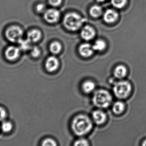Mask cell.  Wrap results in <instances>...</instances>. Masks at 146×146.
Listing matches in <instances>:
<instances>
[{"mask_svg": "<svg viewBox=\"0 0 146 146\" xmlns=\"http://www.w3.org/2000/svg\"><path fill=\"white\" fill-rule=\"evenodd\" d=\"M92 127V121L86 115L76 116L73 119L72 124L73 132L78 136L86 134L91 131Z\"/></svg>", "mask_w": 146, "mask_h": 146, "instance_id": "obj_1", "label": "cell"}, {"mask_svg": "<svg viewBox=\"0 0 146 146\" xmlns=\"http://www.w3.org/2000/svg\"><path fill=\"white\" fill-rule=\"evenodd\" d=\"M85 21V19L76 13H68L64 17L63 24L68 30L76 31L82 26Z\"/></svg>", "mask_w": 146, "mask_h": 146, "instance_id": "obj_2", "label": "cell"}, {"mask_svg": "<svg viewBox=\"0 0 146 146\" xmlns=\"http://www.w3.org/2000/svg\"><path fill=\"white\" fill-rule=\"evenodd\" d=\"M112 101L110 93L104 90H99L94 93L93 97V102L95 106L100 108H107Z\"/></svg>", "mask_w": 146, "mask_h": 146, "instance_id": "obj_3", "label": "cell"}, {"mask_svg": "<svg viewBox=\"0 0 146 146\" xmlns=\"http://www.w3.org/2000/svg\"><path fill=\"white\" fill-rule=\"evenodd\" d=\"M132 91V86L127 81H123L115 84L113 91L115 96L119 99H123L127 97Z\"/></svg>", "mask_w": 146, "mask_h": 146, "instance_id": "obj_4", "label": "cell"}, {"mask_svg": "<svg viewBox=\"0 0 146 146\" xmlns=\"http://www.w3.org/2000/svg\"><path fill=\"white\" fill-rule=\"evenodd\" d=\"M23 30L18 25L10 26L6 29L5 32V37L7 39L12 43H18L22 39Z\"/></svg>", "mask_w": 146, "mask_h": 146, "instance_id": "obj_5", "label": "cell"}, {"mask_svg": "<svg viewBox=\"0 0 146 146\" xmlns=\"http://www.w3.org/2000/svg\"><path fill=\"white\" fill-rule=\"evenodd\" d=\"M21 49L19 47L10 46L5 51L6 59L9 61H15L18 59L20 55Z\"/></svg>", "mask_w": 146, "mask_h": 146, "instance_id": "obj_6", "label": "cell"}, {"mask_svg": "<svg viewBox=\"0 0 146 146\" xmlns=\"http://www.w3.org/2000/svg\"><path fill=\"white\" fill-rule=\"evenodd\" d=\"M60 12L55 9H49L45 11L44 14L45 20L50 23H54L59 20Z\"/></svg>", "mask_w": 146, "mask_h": 146, "instance_id": "obj_7", "label": "cell"}, {"mask_svg": "<svg viewBox=\"0 0 146 146\" xmlns=\"http://www.w3.org/2000/svg\"><path fill=\"white\" fill-rule=\"evenodd\" d=\"M59 62L58 59L54 56H50L47 59L45 63V68L49 72H53L59 67Z\"/></svg>", "mask_w": 146, "mask_h": 146, "instance_id": "obj_8", "label": "cell"}, {"mask_svg": "<svg viewBox=\"0 0 146 146\" xmlns=\"http://www.w3.org/2000/svg\"><path fill=\"white\" fill-rule=\"evenodd\" d=\"M94 51L93 46L88 43L82 44L79 48L80 55L85 57H88L92 56Z\"/></svg>", "mask_w": 146, "mask_h": 146, "instance_id": "obj_9", "label": "cell"}, {"mask_svg": "<svg viewBox=\"0 0 146 146\" xmlns=\"http://www.w3.org/2000/svg\"><path fill=\"white\" fill-rule=\"evenodd\" d=\"M118 17V13L116 11L113 9H109L106 10L104 14V19L106 23H113L117 19Z\"/></svg>", "mask_w": 146, "mask_h": 146, "instance_id": "obj_10", "label": "cell"}, {"mask_svg": "<svg viewBox=\"0 0 146 146\" xmlns=\"http://www.w3.org/2000/svg\"><path fill=\"white\" fill-rule=\"evenodd\" d=\"M94 29L89 26H86L83 27L81 32V36L84 40H91L95 36Z\"/></svg>", "mask_w": 146, "mask_h": 146, "instance_id": "obj_11", "label": "cell"}, {"mask_svg": "<svg viewBox=\"0 0 146 146\" xmlns=\"http://www.w3.org/2000/svg\"><path fill=\"white\" fill-rule=\"evenodd\" d=\"M92 117L94 122L98 125L103 124L106 120L105 113L99 110L94 111L93 112Z\"/></svg>", "mask_w": 146, "mask_h": 146, "instance_id": "obj_12", "label": "cell"}, {"mask_svg": "<svg viewBox=\"0 0 146 146\" xmlns=\"http://www.w3.org/2000/svg\"><path fill=\"white\" fill-rule=\"evenodd\" d=\"M41 33L37 29H33L27 33V39L31 43H36L41 38Z\"/></svg>", "mask_w": 146, "mask_h": 146, "instance_id": "obj_13", "label": "cell"}, {"mask_svg": "<svg viewBox=\"0 0 146 146\" xmlns=\"http://www.w3.org/2000/svg\"><path fill=\"white\" fill-rule=\"evenodd\" d=\"M127 73V68L123 65H120L117 66L114 70V75L117 79H123L126 76Z\"/></svg>", "mask_w": 146, "mask_h": 146, "instance_id": "obj_14", "label": "cell"}, {"mask_svg": "<svg viewBox=\"0 0 146 146\" xmlns=\"http://www.w3.org/2000/svg\"><path fill=\"white\" fill-rule=\"evenodd\" d=\"M95 84L91 81H86L82 85V90L86 93L92 92L95 89Z\"/></svg>", "mask_w": 146, "mask_h": 146, "instance_id": "obj_15", "label": "cell"}, {"mask_svg": "<svg viewBox=\"0 0 146 146\" xmlns=\"http://www.w3.org/2000/svg\"><path fill=\"white\" fill-rule=\"evenodd\" d=\"M125 109V105L122 102L118 101L113 105L112 110L116 115L121 114Z\"/></svg>", "mask_w": 146, "mask_h": 146, "instance_id": "obj_16", "label": "cell"}, {"mask_svg": "<svg viewBox=\"0 0 146 146\" xmlns=\"http://www.w3.org/2000/svg\"><path fill=\"white\" fill-rule=\"evenodd\" d=\"M19 48L21 50L23 51H27L31 49V42L29 40L27 39H21L18 42Z\"/></svg>", "mask_w": 146, "mask_h": 146, "instance_id": "obj_17", "label": "cell"}, {"mask_svg": "<svg viewBox=\"0 0 146 146\" xmlns=\"http://www.w3.org/2000/svg\"><path fill=\"white\" fill-rule=\"evenodd\" d=\"M102 13L101 7L98 5H94L90 9V13L91 16L94 18H98L100 16Z\"/></svg>", "mask_w": 146, "mask_h": 146, "instance_id": "obj_18", "label": "cell"}, {"mask_svg": "<svg viewBox=\"0 0 146 146\" xmlns=\"http://www.w3.org/2000/svg\"><path fill=\"white\" fill-rule=\"evenodd\" d=\"M94 50L100 51L104 50L106 47V43L102 39H98L96 41L93 45Z\"/></svg>", "mask_w": 146, "mask_h": 146, "instance_id": "obj_19", "label": "cell"}, {"mask_svg": "<svg viewBox=\"0 0 146 146\" xmlns=\"http://www.w3.org/2000/svg\"><path fill=\"white\" fill-rule=\"evenodd\" d=\"M62 46L59 42H54L50 45V51L54 54H57L60 52Z\"/></svg>", "mask_w": 146, "mask_h": 146, "instance_id": "obj_20", "label": "cell"}, {"mask_svg": "<svg viewBox=\"0 0 146 146\" xmlns=\"http://www.w3.org/2000/svg\"><path fill=\"white\" fill-rule=\"evenodd\" d=\"M2 130L4 133H7L10 132L13 129V125L10 122L4 121L2 123Z\"/></svg>", "mask_w": 146, "mask_h": 146, "instance_id": "obj_21", "label": "cell"}, {"mask_svg": "<svg viewBox=\"0 0 146 146\" xmlns=\"http://www.w3.org/2000/svg\"><path fill=\"white\" fill-rule=\"evenodd\" d=\"M127 3V0H111V3L117 8L121 9Z\"/></svg>", "mask_w": 146, "mask_h": 146, "instance_id": "obj_22", "label": "cell"}, {"mask_svg": "<svg viewBox=\"0 0 146 146\" xmlns=\"http://www.w3.org/2000/svg\"><path fill=\"white\" fill-rule=\"evenodd\" d=\"M56 142L54 140L50 138L45 139L42 143V145L44 146H56Z\"/></svg>", "mask_w": 146, "mask_h": 146, "instance_id": "obj_23", "label": "cell"}, {"mask_svg": "<svg viewBox=\"0 0 146 146\" xmlns=\"http://www.w3.org/2000/svg\"><path fill=\"white\" fill-rule=\"evenodd\" d=\"M74 145L76 146H87L89 145L88 141L85 139H80L74 142Z\"/></svg>", "mask_w": 146, "mask_h": 146, "instance_id": "obj_24", "label": "cell"}, {"mask_svg": "<svg viewBox=\"0 0 146 146\" xmlns=\"http://www.w3.org/2000/svg\"><path fill=\"white\" fill-rule=\"evenodd\" d=\"M31 49V55L33 57H38L40 55V50L37 46H34L33 48L32 47Z\"/></svg>", "mask_w": 146, "mask_h": 146, "instance_id": "obj_25", "label": "cell"}, {"mask_svg": "<svg viewBox=\"0 0 146 146\" xmlns=\"http://www.w3.org/2000/svg\"><path fill=\"white\" fill-rule=\"evenodd\" d=\"M7 113L6 110L0 106V121H3L7 117Z\"/></svg>", "mask_w": 146, "mask_h": 146, "instance_id": "obj_26", "label": "cell"}, {"mask_svg": "<svg viewBox=\"0 0 146 146\" xmlns=\"http://www.w3.org/2000/svg\"><path fill=\"white\" fill-rule=\"evenodd\" d=\"M45 9V6L44 4L42 3H40L38 4L36 7V10L38 13H43Z\"/></svg>", "mask_w": 146, "mask_h": 146, "instance_id": "obj_27", "label": "cell"}, {"mask_svg": "<svg viewBox=\"0 0 146 146\" xmlns=\"http://www.w3.org/2000/svg\"><path fill=\"white\" fill-rule=\"evenodd\" d=\"M49 2L53 6H58L61 3L62 0H48Z\"/></svg>", "mask_w": 146, "mask_h": 146, "instance_id": "obj_28", "label": "cell"}, {"mask_svg": "<svg viewBox=\"0 0 146 146\" xmlns=\"http://www.w3.org/2000/svg\"><path fill=\"white\" fill-rule=\"evenodd\" d=\"M142 145L143 146H146V140L143 142V144H142Z\"/></svg>", "mask_w": 146, "mask_h": 146, "instance_id": "obj_29", "label": "cell"}, {"mask_svg": "<svg viewBox=\"0 0 146 146\" xmlns=\"http://www.w3.org/2000/svg\"><path fill=\"white\" fill-rule=\"evenodd\" d=\"M99 2H102L104 1L105 0H97Z\"/></svg>", "mask_w": 146, "mask_h": 146, "instance_id": "obj_30", "label": "cell"}]
</instances>
